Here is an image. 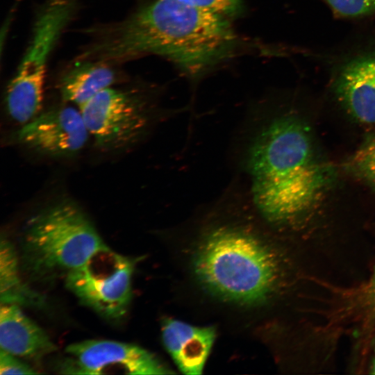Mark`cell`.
I'll return each instance as SVG.
<instances>
[{"label": "cell", "mask_w": 375, "mask_h": 375, "mask_svg": "<svg viewBox=\"0 0 375 375\" xmlns=\"http://www.w3.org/2000/svg\"><path fill=\"white\" fill-rule=\"evenodd\" d=\"M235 188L256 215L271 224L293 222L315 207L331 169L318 156L306 124L290 112L251 103L233 138Z\"/></svg>", "instance_id": "6da1fadb"}, {"label": "cell", "mask_w": 375, "mask_h": 375, "mask_svg": "<svg viewBox=\"0 0 375 375\" xmlns=\"http://www.w3.org/2000/svg\"><path fill=\"white\" fill-rule=\"evenodd\" d=\"M95 32L81 58L110 64L153 54L194 84L251 48L231 19L181 0H151Z\"/></svg>", "instance_id": "7a4b0ae2"}, {"label": "cell", "mask_w": 375, "mask_h": 375, "mask_svg": "<svg viewBox=\"0 0 375 375\" xmlns=\"http://www.w3.org/2000/svg\"><path fill=\"white\" fill-rule=\"evenodd\" d=\"M202 214L192 260L200 285L237 306L266 303L276 290L280 265L261 220L231 184Z\"/></svg>", "instance_id": "3957f363"}, {"label": "cell", "mask_w": 375, "mask_h": 375, "mask_svg": "<svg viewBox=\"0 0 375 375\" xmlns=\"http://www.w3.org/2000/svg\"><path fill=\"white\" fill-rule=\"evenodd\" d=\"M107 247L74 203L58 202L33 216L22 238L25 269L37 280L67 276Z\"/></svg>", "instance_id": "277c9868"}, {"label": "cell", "mask_w": 375, "mask_h": 375, "mask_svg": "<svg viewBox=\"0 0 375 375\" xmlns=\"http://www.w3.org/2000/svg\"><path fill=\"white\" fill-rule=\"evenodd\" d=\"M76 6L75 0H48L40 9L28 48L6 89L7 112L17 123L24 125L39 115L50 53Z\"/></svg>", "instance_id": "5b68a950"}, {"label": "cell", "mask_w": 375, "mask_h": 375, "mask_svg": "<svg viewBox=\"0 0 375 375\" xmlns=\"http://www.w3.org/2000/svg\"><path fill=\"white\" fill-rule=\"evenodd\" d=\"M156 97L157 92L152 91L126 92L109 87L78 109L97 144L114 149L139 140L158 120L189 111L188 107L160 108Z\"/></svg>", "instance_id": "8992f818"}, {"label": "cell", "mask_w": 375, "mask_h": 375, "mask_svg": "<svg viewBox=\"0 0 375 375\" xmlns=\"http://www.w3.org/2000/svg\"><path fill=\"white\" fill-rule=\"evenodd\" d=\"M132 260L108 246L67 275V288L84 305L101 316L117 319L127 312L132 298Z\"/></svg>", "instance_id": "52a82bcc"}, {"label": "cell", "mask_w": 375, "mask_h": 375, "mask_svg": "<svg viewBox=\"0 0 375 375\" xmlns=\"http://www.w3.org/2000/svg\"><path fill=\"white\" fill-rule=\"evenodd\" d=\"M69 355L60 365L62 374H171L153 354L135 344L108 340H89L66 347Z\"/></svg>", "instance_id": "ba28073f"}, {"label": "cell", "mask_w": 375, "mask_h": 375, "mask_svg": "<svg viewBox=\"0 0 375 375\" xmlns=\"http://www.w3.org/2000/svg\"><path fill=\"white\" fill-rule=\"evenodd\" d=\"M89 135L81 110L64 106L51 108L24 124L17 138L38 151L67 156L81 151Z\"/></svg>", "instance_id": "9c48e42d"}, {"label": "cell", "mask_w": 375, "mask_h": 375, "mask_svg": "<svg viewBox=\"0 0 375 375\" xmlns=\"http://www.w3.org/2000/svg\"><path fill=\"white\" fill-rule=\"evenodd\" d=\"M340 102L357 121L375 124V51L346 62L335 78Z\"/></svg>", "instance_id": "30bf717a"}, {"label": "cell", "mask_w": 375, "mask_h": 375, "mask_svg": "<svg viewBox=\"0 0 375 375\" xmlns=\"http://www.w3.org/2000/svg\"><path fill=\"white\" fill-rule=\"evenodd\" d=\"M161 332L164 347L178 369L188 375L201 374L216 338L215 328L166 318Z\"/></svg>", "instance_id": "8fae6325"}, {"label": "cell", "mask_w": 375, "mask_h": 375, "mask_svg": "<svg viewBox=\"0 0 375 375\" xmlns=\"http://www.w3.org/2000/svg\"><path fill=\"white\" fill-rule=\"evenodd\" d=\"M1 349L17 357L40 358L56 350L45 332L16 304L1 303Z\"/></svg>", "instance_id": "7c38bea8"}, {"label": "cell", "mask_w": 375, "mask_h": 375, "mask_svg": "<svg viewBox=\"0 0 375 375\" xmlns=\"http://www.w3.org/2000/svg\"><path fill=\"white\" fill-rule=\"evenodd\" d=\"M116 81V72L110 63L80 59L62 76L59 90L64 101L80 108Z\"/></svg>", "instance_id": "4fadbf2b"}, {"label": "cell", "mask_w": 375, "mask_h": 375, "mask_svg": "<svg viewBox=\"0 0 375 375\" xmlns=\"http://www.w3.org/2000/svg\"><path fill=\"white\" fill-rule=\"evenodd\" d=\"M0 301L1 304L33 306L43 303L42 297L22 281L17 253L3 237L0 244Z\"/></svg>", "instance_id": "5bb4252c"}, {"label": "cell", "mask_w": 375, "mask_h": 375, "mask_svg": "<svg viewBox=\"0 0 375 375\" xmlns=\"http://www.w3.org/2000/svg\"><path fill=\"white\" fill-rule=\"evenodd\" d=\"M350 169L375 190V135L365 142L351 156Z\"/></svg>", "instance_id": "9a60e30c"}, {"label": "cell", "mask_w": 375, "mask_h": 375, "mask_svg": "<svg viewBox=\"0 0 375 375\" xmlns=\"http://www.w3.org/2000/svg\"><path fill=\"white\" fill-rule=\"evenodd\" d=\"M199 8L222 15L229 19L244 12V0H181Z\"/></svg>", "instance_id": "2e32d148"}, {"label": "cell", "mask_w": 375, "mask_h": 375, "mask_svg": "<svg viewBox=\"0 0 375 375\" xmlns=\"http://www.w3.org/2000/svg\"><path fill=\"white\" fill-rule=\"evenodd\" d=\"M337 15L358 17L375 12V0H324Z\"/></svg>", "instance_id": "e0dca14e"}, {"label": "cell", "mask_w": 375, "mask_h": 375, "mask_svg": "<svg viewBox=\"0 0 375 375\" xmlns=\"http://www.w3.org/2000/svg\"><path fill=\"white\" fill-rule=\"evenodd\" d=\"M17 356L0 350V374H37L28 364Z\"/></svg>", "instance_id": "ac0fdd59"}, {"label": "cell", "mask_w": 375, "mask_h": 375, "mask_svg": "<svg viewBox=\"0 0 375 375\" xmlns=\"http://www.w3.org/2000/svg\"><path fill=\"white\" fill-rule=\"evenodd\" d=\"M358 305L365 312L367 319L372 320L375 317V269L367 282L360 292Z\"/></svg>", "instance_id": "d6986e66"}, {"label": "cell", "mask_w": 375, "mask_h": 375, "mask_svg": "<svg viewBox=\"0 0 375 375\" xmlns=\"http://www.w3.org/2000/svg\"><path fill=\"white\" fill-rule=\"evenodd\" d=\"M371 374H375V359L373 361L372 367L371 368Z\"/></svg>", "instance_id": "ffe728a7"}]
</instances>
